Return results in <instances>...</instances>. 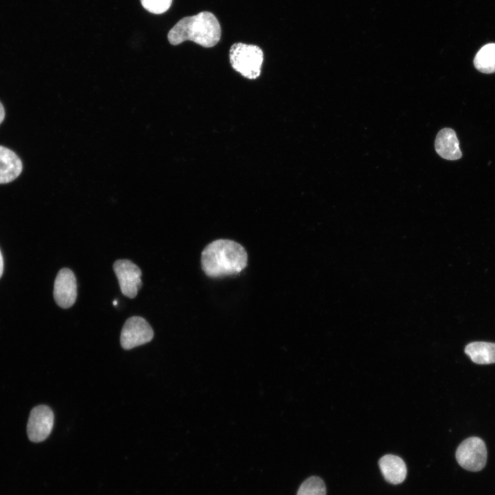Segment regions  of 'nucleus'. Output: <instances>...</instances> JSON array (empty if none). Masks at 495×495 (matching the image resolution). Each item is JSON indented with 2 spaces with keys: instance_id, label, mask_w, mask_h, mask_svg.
<instances>
[{
  "instance_id": "nucleus-12",
  "label": "nucleus",
  "mask_w": 495,
  "mask_h": 495,
  "mask_svg": "<svg viewBox=\"0 0 495 495\" xmlns=\"http://www.w3.org/2000/svg\"><path fill=\"white\" fill-rule=\"evenodd\" d=\"M465 353L472 361L478 364L495 363V343L473 342L465 348Z\"/></svg>"
},
{
  "instance_id": "nucleus-9",
  "label": "nucleus",
  "mask_w": 495,
  "mask_h": 495,
  "mask_svg": "<svg viewBox=\"0 0 495 495\" xmlns=\"http://www.w3.org/2000/svg\"><path fill=\"white\" fill-rule=\"evenodd\" d=\"M434 148L439 156L448 160H459L462 156L456 133L450 128H443L439 131Z\"/></svg>"
},
{
  "instance_id": "nucleus-6",
  "label": "nucleus",
  "mask_w": 495,
  "mask_h": 495,
  "mask_svg": "<svg viewBox=\"0 0 495 495\" xmlns=\"http://www.w3.org/2000/svg\"><path fill=\"white\" fill-rule=\"evenodd\" d=\"M113 268L122 294L135 298L142 285L140 267L130 260L119 259L114 262Z\"/></svg>"
},
{
  "instance_id": "nucleus-8",
  "label": "nucleus",
  "mask_w": 495,
  "mask_h": 495,
  "mask_svg": "<svg viewBox=\"0 0 495 495\" xmlns=\"http://www.w3.org/2000/svg\"><path fill=\"white\" fill-rule=\"evenodd\" d=\"M54 298L63 309L71 307L77 298V283L74 272L69 268H62L56 275L54 285Z\"/></svg>"
},
{
  "instance_id": "nucleus-7",
  "label": "nucleus",
  "mask_w": 495,
  "mask_h": 495,
  "mask_svg": "<svg viewBox=\"0 0 495 495\" xmlns=\"http://www.w3.org/2000/svg\"><path fill=\"white\" fill-rule=\"evenodd\" d=\"M54 417L51 408L45 405L34 407L30 412L27 433L31 441H44L50 434L54 426Z\"/></svg>"
},
{
  "instance_id": "nucleus-10",
  "label": "nucleus",
  "mask_w": 495,
  "mask_h": 495,
  "mask_svg": "<svg viewBox=\"0 0 495 495\" xmlns=\"http://www.w3.org/2000/svg\"><path fill=\"white\" fill-rule=\"evenodd\" d=\"M379 466L385 480L391 484H399L406 478V465L397 456L393 454L383 456L379 461Z\"/></svg>"
},
{
  "instance_id": "nucleus-17",
  "label": "nucleus",
  "mask_w": 495,
  "mask_h": 495,
  "mask_svg": "<svg viewBox=\"0 0 495 495\" xmlns=\"http://www.w3.org/2000/svg\"><path fill=\"white\" fill-rule=\"evenodd\" d=\"M3 272V259L0 250V278L1 277Z\"/></svg>"
},
{
  "instance_id": "nucleus-4",
  "label": "nucleus",
  "mask_w": 495,
  "mask_h": 495,
  "mask_svg": "<svg viewBox=\"0 0 495 495\" xmlns=\"http://www.w3.org/2000/svg\"><path fill=\"white\" fill-rule=\"evenodd\" d=\"M487 448L484 441L476 437L465 439L456 451V459L464 469L471 472L481 470L487 461Z\"/></svg>"
},
{
  "instance_id": "nucleus-16",
  "label": "nucleus",
  "mask_w": 495,
  "mask_h": 495,
  "mask_svg": "<svg viewBox=\"0 0 495 495\" xmlns=\"http://www.w3.org/2000/svg\"><path fill=\"white\" fill-rule=\"evenodd\" d=\"M5 118V109L3 104L0 102V124Z\"/></svg>"
},
{
  "instance_id": "nucleus-14",
  "label": "nucleus",
  "mask_w": 495,
  "mask_h": 495,
  "mask_svg": "<svg viewBox=\"0 0 495 495\" xmlns=\"http://www.w3.org/2000/svg\"><path fill=\"white\" fill-rule=\"evenodd\" d=\"M296 495H326L324 483L318 476H311L300 485Z\"/></svg>"
},
{
  "instance_id": "nucleus-15",
  "label": "nucleus",
  "mask_w": 495,
  "mask_h": 495,
  "mask_svg": "<svg viewBox=\"0 0 495 495\" xmlns=\"http://www.w3.org/2000/svg\"><path fill=\"white\" fill-rule=\"evenodd\" d=\"M142 6L148 12L159 14L170 8L172 0H140Z\"/></svg>"
},
{
  "instance_id": "nucleus-1",
  "label": "nucleus",
  "mask_w": 495,
  "mask_h": 495,
  "mask_svg": "<svg viewBox=\"0 0 495 495\" xmlns=\"http://www.w3.org/2000/svg\"><path fill=\"white\" fill-rule=\"evenodd\" d=\"M248 264L245 248L237 241L218 239L207 244L201 252L200 265L204 274L212 279L236 276Z\"/></svg>"
},
{
  "instance_id": "nucleus-13",
  "label": "nucleus",
  "mask_w": 495,
  "mask_h": 495,
  "mask_svg": "<svg viewBox=\"0 0 495 495\" xmlns=\"http://www.w3.org/2000/svg\"><path fill=\"white\" fill-rule=\"evenodd\" d=\"M474 65L481 73H495V43L486 44L478 50L474 58Z\"/></svg>"
},
{
  "instance_id": "nucleus-5",
  "label": "nucleus",
  "mask_w": 495,
  "mask_h": 495,
  "mask_svg": "<svg viewBox=\"0 0 495 495\" xmlns=\"http://www.w3.org/2000/svg\"><path fill=\"white\" fill-rule=\"evenodd\" d=\"M153 331L148 322L140 316L128 318L120 333L121 346L126 350L144 344L153 338Z\"/></svg>"
},
{
  "instance_id": "nucleus-18",
  "label": "nucleus",
  "mask_w": 495,
  "mask_h": 495,
  "mask_svg": "<svg viewBox=\"0 0 495 495\" xmlns=\"http://www.w3.org/2000/svg\"><path fill=\"white\" fill-rule=\"evenodd\" d=\"M116 304H117V302L115 300V301L113 302V305H116Z\"/></svg>"
},
{
  "instance_id": "nucleus-11",
  "label": "nucleus",
  "mask_w": 495,
  "mask_h": 495,
  "mask_svg": "<svg viewBox=\"0 0 495 495\" xmlns=\"http://www.w3.org/2000/svg\"><path fill=\"white\" fill-rule=\"evenodd\" d=\"M22 162L10 149L0 146V184L14 180L22 171Z\"/></svg>"
},
{
  "instance_id": "nucleus-3",
  "label": "nucleus",
  "mask_w": 495,
  "mask_h": 495,
  "mask_svg": "<svg viewBox=\"0 0 495 495\" xmlns=\"http://www.w3.org/2000/svg\"><path fill=\"white\" fill-rule=\"evenodd\" d=\"M232 68L248 79H256L261 74L263 52L257 45L236 43L229 52Z\"/></svg>"
},
{
  "instance_id": "nucleus-2",
  "label": "nucleus",
  "mask_w": 495,
  "mask_h": 495,
  "mask_svg": "<svg viewBox=\"0 0 495 495\" xmlns=\"http://www.w3.org/2000/svg\"><path fill=\"white\" fill-rule=\"evenodd\" d=\"M221 32L216 16L204 11L180 19L169 31L168 39L174 45L191 41L204 47H212L219 41Z\"/></svg>"
}]
</instances>
